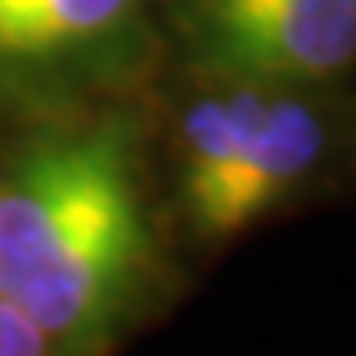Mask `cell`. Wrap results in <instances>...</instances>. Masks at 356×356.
I'll list each match as a JSON object with an SVG mask.
<instances>
[{"label":"cell","instance_id":"cell-2","mask_svg":"<svg viewBox=\"0 0 356 356\" xmlns=\"http://www.w3.org/2000/svg\"><path fill=\"white\" fill-rule=\"evenodd\" d=\"M186 40L218 79L317 88L356 64V8L341 0H186Z\"/></svg>","mask_w":356,"mask_h":356},{"label":"cell","instance_id":"cell-3","mask_svg":"<svg viewBox=\"0 0 356 356\" xmlns=\"http://www.w3.org/2000/svg\"><path fill=\"white\" fill-rule=\"evenodd\" d=\"M222 83L234 95V139L218 198L194 229L202 238H234L273 214L325 166L332 147V127L309 88Z\"/></svg>","mask_w":356,"mask_h":356},{"label":"cell","instance_id":"cell-6","mask_svg":"<svg viewBox=\"0 0 356 356\" xmlns=\"http://www.w3.org/2000/svg\"><path fill=\"white\" fill-rule=\"evenodd\" d=\"M341 4H353V8H356V0H341Z\"/></svg>","mask_w":356,"mask_h":356},{"label":"cell","instance_id":"cell-5","mask_svg":"<svg viewBox=\"0 0 356 356\" xmlns=\"http://www.w3.org/2000/svg\"><path fill=\"white\" fill-rule=\"evenodd\" d=\"M48 337L32 325L16 305L0 297V356H44Z\"/></svg>","mask_w":356,"mask_h":356},{"label":"cell","instance_id":"cell-1","mask_svg":"<svg viewBox=\"0 0 356 356\" xmlns=\"http://www.w3.org/2000/svg\"><path fill=\"white\" fill-rule=\"evenodd\" d=\"M147 266V222L127 123L28 151L0 186V297L48 341L111 325Z\"/></svg>","mask_w":356,"mask_h":356},{"label":"cell","instance_id":"cell-4","mask_svg":"<svg viewBox=\"0 0 356 356\" xmlns=\"http://www.w3.org/2000/svg\"><path fill=\"white\" fill-rule=\"evenodd\" d=\"M139 0H0V60H51L107 36Z\"/></svg>","mask_w":356,"mask_h":356}]
</instances>
